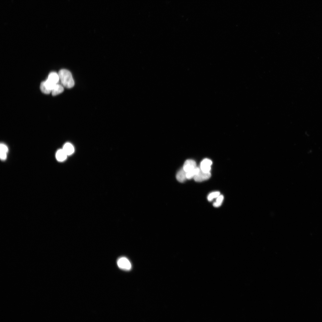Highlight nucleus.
<instances>
[{"instance_id":"obj_1","label":"nucleus","mask_w":322,"mask_h":322,"mask_svg":"<svg viewBox=\"0 0 322 322\" xmlns=\"http://www.w3.org/2000/svg\"><path fill=\"white\" fill-rule=\"evenodd\" d=\"M58 74L61 84L67 88L73 87L75 82L71 72L68 70L62 69L60 70Z\"/></svg>"},{"instance_id":"obj_2","label":"nucleus","mask_w":322,"mask_h":322,"mask_svg":"<svg viewBox=\"0 0 322 322\" xmlns=\"http://www.w3.org/2000/svg\"><path fill=\"white\" fill-rule=\"evenodd\" d=\"M117 264L120 269L125 270H129L131 267L129 261L125 257H122L118 260Z\"/></svg>"},{"instance_id":"obj_3","label":"nucleus","mask_w":322,"mask_h":322,"mask_svg":"<svg viewBox=\"0 0 322 322\" xmlns=\"http://www.w3.org/2000/svg\"><path fill=\"white\" fill-rule=\"evenodd\" d=\"M59 80L58 73L55 72H52L49 74L46 81L49 84L54 86L58 83Z\"/></svg>"},{"instance_id":"obj_4","label":"nucleus","mask_w":322,"mask_h":322,"mask_svg":"<svg viewBox=\"0 0 322 322\" xmlns=\"http://www.w3.org/2000/svg\"><path fill=\"white\" fill-rule=\"evenodd\" d=\"M211 176L210 172H205L201 170L193 177L195 181L200 182L209 179Z\"/></svg>"},{"instance_id":"obj_5","label":"nucleus","mask_w":322,"mask_h":322,"mask_svg":"<svg viewBox=\"0 0 322 322\" xmlns=\"http://www.w3.org/2000/svg\"><path fill=\"white\" fill-rule=\"evenodd\" d=\"M212 163V161L210 160L207 158L204 159L201 162L200 169L205 172H210Z\"/></svg>"},{"instance_id":"obj_6","label":"nucleus","mask_w":322,"mask_h":322,"mask_svg":"<svg viewBox=\"0 0 322 322\" xmlns=\"http://www.w3.org/2000/svg\"><path fill=\"white\" fill-rule=\"evenodd\" d=\"M196 167L195 161L192 160H188L185 162L183 168L186 172L192 170Z\"/></svg>"},{"instance_id":"obj_7","label":"nucleus","mask_w":322,"mask_h":322,"mask_svg":"<svg viewBox=\"0 0 322 322\" xmlns=\"http://www.w3.org/2000/svg\"><path fill=\"white\" fill-rule=\"evenodd\" d=\"M177 180L180 182H183L187 179L186 177V172L183 168H182L177 172L176 176Z\"/></svg>"},{"instance_id":"obj_8","label":"nucleus","mask_w":322,"mask_h":322,"mask_svg":"<svg viewBox=\"0 0 322 322\" xmlns=\"http://www.w3.org/2000/svg\"><path fill=\"white\" fill-rule=\"evenodd\" d=\"M0 148V159L2 160H5L7 157V154L8 151V148L6 145L3 143H1Z\"/></svg>"},{"instance_id":"obj_9","label":"nucleus","mask_w":322,"mask_h":322,"mask_svg":"<svg viewBox=\"0 0 322 322\" xmlns=\"http://www.w3.org/2000/svg\"><path fill=\"white\" fill-rule=\"evenodd\" d=\"M67 156V155L63 149L58 150L55 154V157L57 160L59 162H62L65 160Z\"/></svg>"},{"instance_id":"obj_10","label":"nucleus","mask_w":322,"mask_h":322,"mask_svg":"<svg viewBox=\"0 0 322 322\" xmlns=\"http://www.w3.org/2000/svg\"><path fill=\"white\" fill-rule=\"evenodd\" d=\"M62 149L67 155L72 154L74 151V146L69 143H65Z\"/></svg>"},{"instance_id":"obj_11","label":"nucleus","mask_w":322,"mask_h":322,"mask_svg":"<svg viewBox=\"0 0 322 322\" xmlns=\"http://www.w3.org/2000/svg\"><path fill=\"white\" fill-rule=\"evenodd\" d=\"M64 90V87L58 83L56 84L51 91L52 95L55 96L62 92Z\"/></svg>"},{"instance_id":"obj_12","label":"nucleus","mask_w":322,"mask_h":322,"mask_svg":"<svg viewBox=\"0 0 322 322\" xmlns=\"http://www.w3.org/2000/svg\"><path fill=\"white\" fill-rule=\"evenodd\" d=\"M200 170V168L196 167L186 172L187 179H190L193 177H194L199 173Z\"/></svg>"},{"instance_id":"obj_13","label":"nucleus","mask_w":322,"mask_h":322,"mask_svg":"<svg viewBox=\"0 0 322 322\" xmlns=\"http://www.w3.org/2000/svg\"><path fill=\"white\" fill-rule=\"evenodd\" d=\"M223 199V196L222 195H219L217 198L216 202L213 203V206L215 207L220 206L222 204Z\"/></svg>"},{"instance_id":"obj_14","label":"nucleus","mask_w":322,"mask_h":322,"mask_svg":"<svg viewBox=\"0 0 322 322\" xmlns=\"http://www.w3.org/2000/svg\"><path fill=\"white\" fill-rule=\"evenodd\" d=\"M220 194V192L219 191H215L212 192L210 193L208 195V200L209 201H211L213 200V199L216 198H217Z\"/></svg>"},{"instance_id":"obj_15","label":"nucleus","mask_w":322,"mask_h":322,"mask_svg":"<svg viewBox=\"0 0 322 322\" xmlns=\"http://www.w3.org/2000/svg\"><path fill=\"white\" fill-rule=\"evenodd\" d=\"M40 87L41 91L44 94H48L51 92V91L48 89L45 86L44 81L41 83Z\"/></svg>"}]
</instances>
